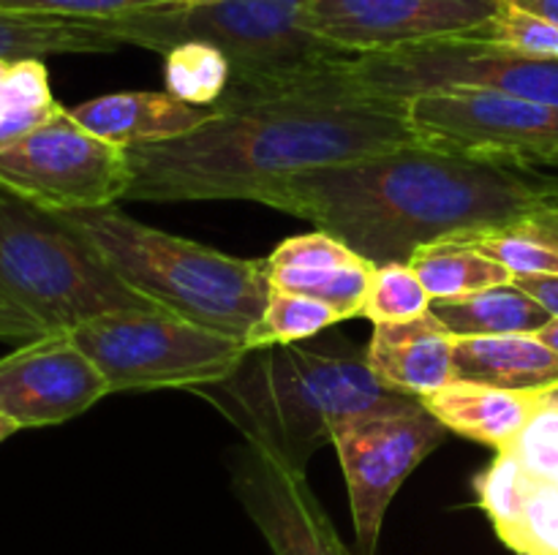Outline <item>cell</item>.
I'll use <instances>...</instances> for the list:
<instances>
[{"instance_id":"obj_19","label":"cell","mask_w":558,"mask_h":555,"mask_svg":"<svg viewBox=\"0 0 558 555\" xmlns=\"http://www.w3.org/2000/svg\"><path fill=\"white\" fill-rule=\"evenodd\" d=\"M456 379L550 395L558 390V354L539 335L456 337Z\"/></svg>"},{"instance_id":"obj_29","label":"cell","mask_w":558,"mask_h":555,"mask_svg":"<svg viewBox=\"0 0 558 555\" xmlns=\"http://www.w3.org/2000/svg\"><path fill=\"white\" fill-rule=\"evenodd\" d=\"M474 38L496 41L501 44V47H510L515 49V52L537 54V58H558L556 22L532 14V11L526 9H518L510 0L501 3V9L496 11V16L488 22V27Z\"/></svg>"},{"instance_id":"obj_25","label":"cell","mask_w":558,"mask_h":555,"mask_svg":"<svg viewBox=\"0 0 558 555\" xmlns=\"http://www.w3.org/2000/svg\"><path fill=\"white\" fill-rule=\"evenodd\" d=\"M341 316L330 308V305L319 303L305 294L283 292V288H272L270 299L265 305V313L256 321L251 330L245 348L256 351V348L267 346H287V343H303L316 337L319 332L330 330V326L341 324Z\"/></svg>"},{"instance_id":"obj_15","label":"cell","mask_w":558,"mask_h":555,"mask_svg":"<svg viewBox=\"0 0 558 555\" xmlns=\"http://www.w3.org/2000/svg\"><path fill=\"white\" fill-rule=\"evenodd\" d=\"M104 395L107 381L69 332L36 337L0 357V414L20 430L69 422Z\"/></svg>"},{"instance_id":"obj_7","label":"cell","mask_w":558,"mask_h":555,"mask_svg":"<svg viewBox=\"0 0 558 555\" xmlns=\"http://www.w3.org/2000/svg\"><path fill=\"white\" fill-rule=\"evenodd\" d=\"M109 392L202 390L229 379L248 348L167 310H112L69 332Z\"/></svg>"},{"instance_id":"obj_27","label":"cell","mask_w":558,"mask_h":555,"mask_svg":"<svg viewBox=\"0 0 558 555\" xmlns=\"http://www.w3.org/2000/svg\"><path fill=\"white\" fill-rule=\"evenodd\" d=\"M430 310V294L412 264H381L374 267L368 297H365L363 316L374 324H392L409 321Z\"/></svg>"},{"instance_id":"obj_3","label":"cell","mask_w":558,"mask_h":555,"mask_svg":"<svg viewBox=\"0 0 558 555\" xmlns=\"http://www.w3.org/2000/svg\"><path fill=\"white\" fill-rule=\"evenodd\" d=\"M196 392L216 400L245 439L298 471L332 444L341 424L409 400L387 390L371 370L368 351L349 341L256 348L229 379Z\"/></svg>"},{"instance_id":"obj_9","label":"cell","mask_w":558,"mask_h":555,"mask_svg":"<svg viewBox=\"0 0 558 555\" xmlns=\"http://www.w3.org/2000/svg\"><path fill=\"white\" fill-rule=\"evenodd\" d=\"M407 114L423 145L501 166H558V107L550 103L452 87L409 98Z\"/></svg>"},{"instance_id":"obj_10","label":"cell","mask_w":558,"mask_h":555,"mask_svg":"<svg viewBox=\"0 0 558 555\" xmlns=\"http://www.w3.org/2000/svg\"><path fill=\"white\" fill-rule=\"evenodd\" d=\"M131 180L129 150L93 136L63 107L0 150V188L49 212L109 207L125 199Z\"/></svg>"},{"instance_id":"obj_38","label":"cell","mask_w":558,"mask_h":555,"mask_svg":"<svg viewBox=\"0 0 558 555\" xmlns=\"http://www.w3.org/2000/svg\"><path fill=\"white\" fill-rule=\"evenodd\" d=\"M548 397V400H554V403H558V390L556 392H550V395H545Z\"/></svg>"},{"instance_id":"obj_33","label":"cell","mask_w":558,"mask_h":555,"mask_svg":"<svg viewBox=\"0 0 558 555\" xmlns=\"http://www.w3.org/2000/svg\"><path fill=\"white\" fill-rule=\"evenodd\" d=\"M518 226H523L526 232H532L534 237L545 239V243L558 248V207H545V210L534 212L532 218H526V221L518 223Z\"/></svg>"},{"instance_id":"obj_6","label":"cell","mask_w":558,"mask_h":555,"mask_svg":"<svg viewBox=\"0 0 558 555\" xmlns=\"http://www.w3.org/2000/svg\"><path fill=\"white\" fill-rule=\"evenodd\" d=\"M112 310H163L131 292L63 223L0 188V341L60 335Z\"/></svg>"},{"instance_id":"obj_35","label":"cell","mask_w":558,"mask_h":555,"mask_svg":"<svg viewBox=\"0 0 558 555\" xmlns=\"http://www.w3.org/2000/svg\"><path fill=\"white\" fill-rule=\"evenodd\" d=\"M537 335H539V337H543V341H545V343H548V346H550V348H554V351L558 354V319H554V321H550V324H548V326H545V330H543V332H537Z\"/></svg>"},{"instance_id":"obj_12","label":"cell","mask_w":558,"mask_h":555,"mask_svg":"<svg viewBox=\"0 0 558 555\" xmlns=\"http://www.w3.org/2000/svg\"><path fill=\"white\" fill-rule=\"evenodd\" d=\"M477 498L512 553L558 555V403L545 397L521 439L496 452Z\"/></svg>"},{"instance_id":"obj_32","label":"cell","mask_w":558,"mask_h":555,"mask_svg":"<svg viewBox=\"0 0 558 555\" xmlns=\"http://www.w3.org/2000/svg\"><path fill=\"white\" fill-rule=\"evenodd\" d=\"M512 283H518L523 292L532 294L554 319H558V275H526L515 278Z\"/></svg>"},{"instance_id":"obj_28","label":"cell","mask_w":558,"mask_h":555,"mask_svg":"<svg viewBox=\"0 0 558 555\" xmlns=\"http://www.w3.org/2000/svg\"><path fill=\"white\" fill-rule=\"evenodd\" d=\"M466 243H474L483 254L499 261L510 272L512 281L526 275H558V248L545 243V239L534 237L523 226L477 234V237L466 239Z\"/></svg>"},{"instance_id":"obj_5","label":"cell","mask_w":558,"mask_h":555,"mask_svg":"<svg viewBox=\"0 0 558 555\" xmlns=\"http://www.w3.org/2000/svg\"><path fill=\"white\" fill-rule=\"evenodd\" d=\"M303 11L305 0H196L98 22L120 44L158 54L185 41L213 44L232 65V82L218 103H234L314 85L352 58L308 33Z\"/></svg>"},{"instance_id":"obj_13","label":"cell","mask_w":558,"mask_h":555,"mask_svg":"<svg viewBox=\"0 0 558 555\" xmlns=\"http://www.w3.org/2000/svg\"><path fill=\"white\" fill-rule=\"evenodd\" d=\"M505 0H305L308 33L343 54L480 36Z\"/></svg>"},{"instance_id":"obj_1","label":"cell","mask_w":558,"mask_h":555,"mask_svg":"<svg viewBox=\"0 0 558 555\" xmlns=\"http://www.w3.org/2000/svg\"><path fill=\"white\" fill-rule=\"evenodd\" d=\"M256 201L311 221L381 267L409 264L420 248L501 232L558 207V177L412 141L360 161L287 174Z\"/></svg>"},{"instance_id":"obj_20","label":"cell","mask_w":558,"mask_h":555,"mask_svg":"<svg viewBox=\"0 0 558 555\" xmlns=\"http://www.w3.org/2000/svg\"><path fill=\"white\" fill-rule=\"evenodd\" d=\"M430 313L452 337L537 335L554 316L518 283L483 288L456 299H430Z\"/></svg>"},{"instance_id":"obj_11","label":"cell","mask_w":558,"mask_h":555,"mask_svg":"<svg viewBox=\"0 0 558 555\" xmlns=\"http://www.w3.org/2000/svg\"><path fill=\"white\" fill-rule=\"evenodd\" d=\"M447 433L450 430L417 397L365 414L336 430L332 446L347 479L360 553L376 555L392 498Z\"/></svg>"},{"instance_id":"obj_16","label":"cell","mask_w":558,"mask_h":555,"mask_svg":"<svg viewBox=\"0 0 558 555\" xmlns=\"http://www.w3.org/2000/svg\"><path fill=\"white\" fill-rule=\"evenodd\" d=\"M365 351L371 370L387 390L417 400L456 381V337L430 310L417 319L374 324Z\"/></svg>"},{"instance_id":"obj_14","label":"cell","mask_w":558,"mask_h":555,"mask_svg":"<svg viewBox=\"0 0 558 555\" xmlns=\"http://www.w3.org/2000/svg\"><path fill=\"white\" fill-rule=\"evenodd\" d=\"M232 488L272 555H354L311 490L305 471L245 439L232 455Z\"/></svg>"},{"instance_id":"obj_30","label":"cell","mask_w":558,"mask_h":555,"mask_svg":"<svg viewBox=\"0 0 558 555\" xmlns=\"http://www.w3.org/2000/svg\"><path fill=\"white\" fill-rule=\"evenodd\" d=\"M360 261V256L341 239L325 232H311L289 237L267 256L272 270H330V267H347Z\"/></svg>"},{"instance_id":"obj_17","label":"cell","mask_w":558,"mask_h":555,"mask_svg":"<svg viewBox=\"0 0 558 555\" xmlns=\"http://www.w3.org/2000/svg\"><path fill=\"white\" fill-rule=\"evenodd\" d=\"M69 112L93 136L129 150L189 134L207 123L216 114V107H194L169 96L167 90H134L90 98Z\"/></svg>"},{"instance_id":"obj_22","label":"cell","mask_w":558,"mask_h":555,"mask_svg":"<svg viewBox=\"0 0 558 555\" xmlns=\"http://www.w3.org/2000/svg\"><path fill=\"white\" fill-rule=\"evenodd\" d=\"M409 264L423 281L430 299L466 297V294L512 281V275L499 261H494L466 239H445V243L420 248Z\"/></svg>"},{"instance_id":"obj_21","label":"cell","mask_w":558,"mask_h":555,"mask_svg":"<svg viewBox=\"0 0 558 555\" xmlns=\"http://www.w3.org/2000/svg\"><path fill=\"white\" fill-rule=\"evenodd\" d=\"M123 44L93 20L22 14L0 9V58H49V54H101Z\"/></svg>"},{"instance_id":"obj_18","label":"cell","mask_w":558,"mask_h":555,"mask_svg":"<svg viewBox=\"0 0 558 555\" xmlns=\"http://www.w3.org/2000/svg\"><path fill=\"white\" fill-rule=\"evenodd\" d=\"M423 406L445 424L450 433L466 435L480 444L494 446L496 452L507 449L521 439L539 408L545 395L510 392L499 386L472 384V381H452L436 395L425 397Z\"/></svg>"},{"instance_id":"obj_26","label":"cell","mask_w":558,"mask_h":555,"mask_svg":"<svg viewBox=\"0 0 558 555\" xmlns=\"http://www.w3.org/2000/svg\"><path fill=\"white\" fill-rule=\"evenodd\" d=\"M374 264L365 259L347 267H330V270H272V288L305 294L319 303L330 305L343 321L363 316L365 297H368Z\"/></svg>"},{"instance_id":"obj_34","label":"cell","mask_w":558,"mask_h":555,"mask_svg":"<svg viewBox=\"0 0 558 555\" xmlns=\"http://www.w3.org/2000/svg\"><path fill=\"white\" fill-rule=\"evenodd\" d=\"M510 3L518 5V9L532 11L537 16H545V20L558 25V0H510Z\"/></svg>"},{"instance_id":"obj_39","label":"cell","mask_w":558,"mask_h":555,"mask_svg":"<svg viewBox=\"0 0 558 555\" xmlns=\"http://www.w3.org/2000/svg\"><path fill=\"white\" fill-rule=\"evenodd\" d=\"M180 3H196V0H180Z\"/></svg>"},{"instance_id":"obj_8","label":"cell","mask_w":558,"mask_h":555,"mask_svg":"<svg viewBox=\"0 0 558 555\" xmlns=\"http://www.w3.org/2000/svg\"><path fill=\"white\" fill-rule=\"evenodd\" d=\"M354 90L385 101L452 87H485L558 107V58L515 52L485 38H447L347 60Z\"/></svg>"},{"instance_id":"obj_4","label":"cell","mask_w":558,"mask_h":555,"mask_svg":"<svg viewBox=\"0 0 558 555\" xmlns=\"http://www.w3.org/2000/svg\"><path fill=\"white\" fill-rule=\"evenodd\" d=\"M140 297L167 313L248 341L270 299L267 259H240L134 221L118 207L58 212Z\"/></svg>"},{"instance_id":"obj_37","label":"cell","mask_w":558,"mask_h":555,"mask_svg":"<svg viewBox=\"0 0 558 555\" xmlns=\"http://www.w3.org/2000/svg\"><path fill=\"white\" fill-rule=\"evenodd\" d=\"M11 63H14V60H11V58H0V90H3L5 79H9V71H11Z\"/></svg>"},{"instance_id":"obj_31","label":"cell","mask_w":558,"mask_h":555,"mask_svg":"<svg viewBox=\"0 0 558 555\" xmlns=\"http://www.w3.org/2000/svg\"><path fill=\"white\" fill-rule=\"evenodd\" d=\"M180 0H0V9L22 14L65 16V20H114L134 11L158 9Z\"/></svg>"},{"instance_id":"obj_24","label":"cell","mask_w":558,"mask_h":555,"mask_svg":"<svg viewBox=\"0 0 558 555\" xmlns=\"http://www.w3.org/2000/svg\"><path fill=\"white\" fill-rule=\"evenodd\" d=\"M232 65L218 47L185 41L163 54V85L169 96L194 107H216L229 90Z\"/></svg>"},{"instance_id":"obj_36","label":"cell","mask_w":558,"mask_h":555,"mask_svg":"<svg viewBox=\"0 0 558 555\" xmlns=\"http://www.w3.org/2000/svg\"><path fill=\"white\" fill-rule=\"evenodd\" d=\"M16 430H20V428H16V424L11 422V419H5L3 414H0V444H3V441L9 439V435H14Z\"/></svg>"},{"instance_id":"obj_23","label":"cell","mask_w":558,"mask_h":555,"mask_svg":"<svg viewBox=\"0 0 558 555\" xmlns=\"http://www.w3.org/2000/svg\"><path fill=\"white\" fill-rule=\"evenodd\" d=\"M60 109L49 90V74L41 58H22L11 63L9 79L0 90V150L41 128Z\"/></svg>"},{"instance_id":"obj_2","label":"cell","mask_w":558,"mask_h":555,"mask_svg":"<svg viewBox=\"0 0 558 555\" xmlns=\"http://www.w3.org/2000/svg\"><path fill=\"white\" fill-rule=\"evenodd\" d=\"M349 60V58H347ZM347 60L314 85L251 101L216 103L199 128L129 147L134 201L259 199L287 174L360 161L420 141L407 103L354 90Z\"/></svg>"}]
</instances>
